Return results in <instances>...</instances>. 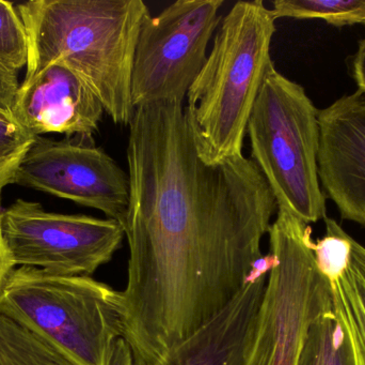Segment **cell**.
<instances>
[{"mask_svg":"<svg viewBox=\"0 0 365 365\" xmlns=\"http://www.w3.org/2000/svg\"><path fill=\"white\" fill-rule=\"evenodd\" d=\"M128 128L122 338L154 365L242 291L278 204L250 158L202 159L181 103L137 107Z\"/></svg>","mask_w":365,"mask_h":365,"instance_id":"1","label":"cell"},{"mask_svg":"<svg viewBox=\"0 0 365 365\" xmlns=\"http://www.w3.org/2000/svg\"><path fill=\"white\" fill-rule=\"evenodd\" d=\"M29 38L25 79L62 64L91 88L119 126L134 117L132 72L141 27L151 15L143 0H34L16 4Z\"/></svg>","mask_w":365,"mask_h":365,"instance_id":"2","label":"cell"},{"mask_svg":"<svg viewBox=\"0 0 365 365\" xmlns=\"http://www.w3.org/2000/svg\"><path fill=\"white\" fill-rule=\"evenodd\" d=\"M274 32L276 19L262 0L237 1L221 19L184 106L195 145L208 164L244 156L249 117L274 64Z\"/></svg>","mask_w":365,"mask_h":365,"instance_id":"3","label":"cell"},{"mask_svg":"<svg viewBox=\"0 0 365 365\" xmlns=\"http://www.w3.org/2000/svg\"><path fill=\"white\" fill-rule=\"evenodd\" d=\"M0 313L77 365H106L123 336L120 291L90 276L14 268L0 289Z\"/></svg>","mask_w":365,"mask_h":365,"instance_id":"4","label":"cell"},{"mask_svg":"<svg viewBox=\"0 0 365 365\" xmlns=\"http://www.w3.org/2000/svg\"><path fill=\"white\" fill-rule=\"evenodd\" d=\"M319 109L299 84L268 69L247 124L251 160L278 208L306 224L327 216L319 175Z\"/></svg>","mask_w":365,"mask_h":365,"instance_id":"5","label":"cell"},{"mask_svg":"<svg viewBox=\"0 0 365 365\" xmlns=\"http://www.w3.org/2000/svg\"><path fill=\"white\" fill-rule=\"evenodd\" d=\"M274 259L245 365H298L311 327L332 312L331 286L315 264L312 229L278 208Z\"/></svg>","mask_w":365,"mask_h":365,"instance_id":"6","label":"cell"},{"mask_svg":"<svg viewBox=\"0 0 365 365\" xmlns=\"http://www.w3.org/2000/svg\"><path fill=\"white\" fill-rule=\"evenodd\" d=\"M223 4V0H178L145 19L133 64L135 109L151 103L182 104L207 59Z\"/></svg>","mask_w":365,"mask_h":365,"instance_id":"7","label":"cell"},{"mask_svg":"<svg viewBox=\"0 0 365 365\" xmlns=\"http://www.w3.org/2000/svg\"><path fill=\"white\" fill-rule=\"evenodd\" d=\"M1 226L15 267L58 276H92L113 259L125 238L117 221L47 212L40 203L24 199L2 209Z\"/></svg>","mask_w":365,"mask_h":365,"instance_id":"8","label":"cell"},{"mask_svg":"<svg viewBox=\"0 0 365 365\" xmlns=\"http://www.w3.org/2000/svg\"><path fill=\"white\" fill-rule=\"evenodd\" d=\"M11 184L93 208L122 226L130 205L128 171L92 137H36L17 165Z\"/></svg>","mask_w":365,"mask_h":365,"instance_id":"9","label":"cell"},{"mask_svg":"<svg viewBox=\"0 0 365 365\" xmlns=\"http://www.w3.org/2000/svg\"><path fill=\"white\" fill-rule=\"evenodd\" d=\"M322 189L343 220L365 227V94L341 96L319 113Z\"/></svg>","mask_w":365,"mask_h":365,"instance_id":"10","label":"cell"},{"mask_svg":"<svg viewBox=\"0 0 365 365\" xmlns=\"http://www.w3.org/2000/svg\"><path fill=\"white\" fill-rule=\"evenodd\" d=\"M104 114L91 88L62 64H49L24 79L12 109L14 119L34 136L59 133L92 137Z\"/></svg>","mask_w":365,"mask_h":365,"instance_id":"11","label":"cell"},{"mask_svg":"<svg viewBox=\"0 0 365 365\" xmlns=\"http://www.w3.org/2000/svg\"><path fill=\"white\" fill-rule=\"evenodd\" d=\"M272 263L262 257L237 296L154 365H245Z\"/></svg>","mask_w":365,"mask_h":365,"instance_id":"12","label":"cell"},{"mask_svg":"<svg viewBox=\"0 0 365 365\" xmlns=\"http://www.w3.org/2000/svg\"><path fill=\"white\" fill-rule=\"evenodd\" d=\"M330 286L332 314L346 341L351 365H365V246L354 240L349 269Z\"/></svg>","mask_w":365,"mask_h":365,"instance_id":"13","label":"cell"},{"mask_svg":"<svg viewBox=\"0 0 365 365\" xmlns=\"http://www.w3.org/2000/svg\"><path fill=\"white\" fill-rule=\"evenodd\" d=\"M0 365H77L27 328L0 313Z\"/></svg>","mask_w":365,"mask_h":365,"instance_id":"14","label":"cell"},{"mask_svg":"<svg viewBox=\"0 0 365 365\" xmlns=\"http://www.w3.org/2000/svg\"><path fill=\"white\" fill-rule=\"evenodd\" d=\"M272 12L276 19H323L336 27L365 25V0H276Z\"/></svg>","mask_w":365,"mask_h":365,"instance_id":"15","label":"cell"},{"mask_svg":"<svg viewBox=\"0 0 365 365\" xmlns=\"http://www.w3.org/2000/svg\"><path fill=\"white\" fill-rule=\"evenodd\" d=\"M298 365H351L346 341L332 312L311 327Z\"/></svg>","mask_w":365,"mask_h":365,"instance_id":"16","label":"cell"},{"mask_svg":"<svg viewBox=\"0 0 365 365\" xmlns=\"http://www.w3.org/2000/svg\"><path fill=\"white\" fill-rule=\"evenodd\" d=\"M324 221L326 225L325 236L314 242L313 252L317 270L331 284L349 269L355 239L334 219L326 216Z\"/></svg>","mask_w":365,"mask_h":365,"instance_id":"17","label":"cell"},{"mask_svg":"<svg viewBox=\"0 0 365 365\" xmlns=\"http://www.w3.org/2000/svg\"><path fill=\"white\" fill-rule=\"evenodd\" d=\"M29 38L13 2L0 0V66L16 73L27 66Z\"/></svg>","mask_w":365,"mask_h":365,"instance_id":"18","label":"cell"},{"mask_svg":"<svg viewBox=\"0 0 365 365\" xmlns=\"http://www.w3.org/2000/svg\"><path fill=\"white\" fill-rule=\"evenodd\" d=\"M38 136L23 128L12 114L0 109V186L11 184L17 165Z\"/></svg>","mask_w":365,"mask_h":365,"instance_id":"19","label":"cell"},{"mask_svg":"<svg viewBox=\"0 0 365 365\" xmlns=\"http://www.w3.org/2000/svg\"><path fill=\"white\" fill-rule=\"evenodd\" d=\"M19 86L21 84L19 83L16 73L0 66V109L12 114Z\"/></svg>","mask_w":365,"mask_h":365,"instance_id":"20","label":"cell"},{"mask_svg":"<svg viewBox=\"0 0 365 365\" xmlns=\"http://www.w3.org/2000/svg\"><path fill=\"white\" fill-rule=\"evenodd\" d=\"M351 74L358 89L365 94V39L360 41L357 51L351 57Z\"/></svg>","mask_w":365,"mask_h":365,"instance_id":"21","label":"cell"},{"mask_svg":"<svg viewBox=\"0 0 365 365\" xmlns=\"http://www.w3.org/2000/svg\"><path fill=\"white\" fill-rule=\"evenodd\" d=\"M106 365H136L132 349L123 338L118 339L111 347Z\"/></svg>","mask_w":365,"mask_h":365,"instance_id":"22","label":"cell"},{"mask_svg":"<svg viewBox=\"0 0 365 365\" xmlns=\"http://www.w3.org/2000/svg\"><path fill=\"white\" fill-rule=\"evenodd\" d=\"M1 190L0 186V289L2 285L6 282V278L9 274L14 269L15 265L13 263L12 257H11L10 252H9L8 246H6V241H4V234H2L1 226Z\"/></svg>","mask_w":365,"mask_h":365,"instance_id":"23","label":"cell"}]
</instances>
